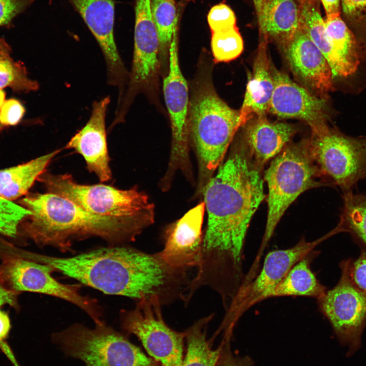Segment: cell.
I'll list each match as a JSON object with an SVG mask.
<instances>
[{
  "instance_id": "cell-42",
  "label": "cell",
  "mask_w": 366,
  "mask_h": 366,
  "mask_svg": "<svg viewBox=\"0 0 366 366\" xmlns=\"http://www.w3.org/2000/svg\"><path fill=\"white\" fill-rule=\"evenodd\" d=\"M324 7L326 17L341 15V0H321Z\"/></svg>"
},
{
  "instance_id": "cell-11",
  "label": "cell",
  "mask_w": 366,
  "mask_h": 366,
  "mask_svg": "<svg viewBox=\"0 0 366 366\" xmlns=\"http://www.w3.org/2000/svg\"><path fill=\"white\" fill-rule=\"evenodd\" d=\"M0 269L3 280L10 290L42 293L67 300L83 310L95 323L102 320L101 309L97 300L83 295L80 286L61 283L51 276L49 265L17 255L2 256Z\"/></svg>"
},
{
  "instance_id": "cell-19",
  "label": "cell",
  "mask_w": 366,
  "mask_h": 366,
  "mask_svg": "<svg viewBox=\"0 0 366 366\" xmlns=\"http://www.w3.org/2000/svg\"><path fill=\"white\" fill-rule=\"evenodd\" d=\"M289 67L306 88L327 98L334 89L331 69L321 52L300 28L284 49Z\"/></svg>"
},
{
  "instance_id": "cell-9",
  "label": "cell",
  "mask_w": 366,
  "mask_h": 366,
  "mask_svg": "<svg viewBox=\"0 0 366 366\" xmlns=\"http://www.w3.org/2000/svg\"><path fill=\"white\" fill-rule=\"evenodd\" d=\"M330 236L328 234L312 241L302 238L294 246L268 253L254 279L241 286L226 310L217 334L231 337L233 328L241 315L254 305L266 299L268 293L298 262L313 252L314 248Z\"/></svg>"
},
{
  "instance_id": "cell-20",
  "label": "cell",
  "mask_w": 366,
  "mask_h": 366,
  "mask_svg": "<svg viewBox=\"0 0 366 366\" xmlns=\"http://www.w3.org/2000/svg\"><path fill=\"white\" fill-rule=\"evenodd\" d=\"M267 41L258 48L252 74L248 78L244 100L239 111L240 127L255 117L266 116L274 90V81L269 63Z\"/></svg>"
},
{
  "instance_id": "cell-28",
  "label": "cell",
  "mask_w": 366,
  "mask_h": 366,
  "mask_svg": "<svg viewBox=\"0 0 366 366\" xmlns=\"http://www.w3.org/2000/svg\"><path fill=\"white\" fill-rule=\"evenodd\" d=\"M344 204L337 228L340 232L349 233L366 249V195L353 191L343 194Z\"/></svg>"
},
{
  "instance_id": "cell-15",
  "label": "cell",
  "mask_w": 366,
  "mask_h": 366,
  "mask_svg": "<svg viewBox=\"0 0 366 366\" xmlns=\"http://www.w3.org/2000/svg\"><path fill=\"white\" fill-rule=\"evenodd\" d=\"M80 15L97 41L104 56L107 82L117 88L118 99L125 92L129 75L116 47L114 0H67Z\"/></svg>"
},
{
  "instance_id": "cell-45",
  "label": "cell",
  "mask_w": 366,
  "mask_h": 366,
  "mask_svg": "<svg viewBox=\"0 0 366 366\" xmlns=\"http://www.w3.org/2000/svg\"><path fill=\"white\" fill-rule=\"evenodd\" d=\"M300 1H316V0H300Z\"/></svg>"
},
{
  "instance_id": "cell-16",
  "label": "cell",
  "mask_w": 366,
  "mask_h": 366,
  "mask_svg": "<svg viewBox=\"0 0 366 366\" xmlns=\"http://www.w3.org/2000/svg\"><path fill=\"white\" fill-rule=\"evenodd\" d=\"M271 69L274 90L268 113L282 118L301 120L311 128L312 134L326 129L329 119L327 98L313 94L271 65Z\"/></svg>"
},
{
  "instance_id": "cell-22",
  "label": "cell",
  "mask_w": 366,
  "mask_h": 366,
  "mask_svg": "<svg viewBox=\"0 0 366 366\" xmlns=\"http://www.w3.org/2000/svg\"><path fill=\"white\" fill-rule=\"evenodd\" d=\"M324 21L327 37L339 62V78L352 77L357 73L366 52L360 46L341 15L326 16Z\"/></svg>"
},
{
  "instance_id": "cell-4",
  "label": "cell",
  "mask_w": 366,
  "mask_h": 366,
  "mask_svg": "<svg viewBox=\"0 0 366 366\" xmlns=\"http://www.w3.org/2000/svg\"><path fill=\"white\" fill-rule=\"evenodd\" d=\"M239 116V111L219 96L210 79L198 80L189 101L188 128L199 159L201 189L222 163L240 128Z\"/></svg>"
},
{
  "instance_id": "cell-10",
  "label": "cell",
  "mask_w": 366,
  "mask_h": 366,
  "mask_svg": "<svg viewBox=\"0 0 366 366\" xmlns=\"http://www.w3.org/2000/svg\"><path fill=\"white\" fill-rule=\"evenodd\" d=\"M162 305L158 298L137 301L133 310L121 311V326L127 333L136 336L161 366H181L185 334L166 324Z\"/></svg>"
},
{
  "instance_id": "cell-24",
  "label": "cell",
  "mask_w": 366,
  "mask_h": 366,
  "mask_svg": "<svg viewBox=\"0 0 366 366\" xmlns=\"http://www.w3.org/2000/svg\"><path fill=\"white\" fill-rule=\"evenodd\" d=\"M60 150H55L27 163L0 170V197L12 201L25 195Z\"/></svg>"
},
{
  "instance_id": "cell-38",
  "label": "cell",
  "mask_w": 366,
  "mask_h": 366,
  "mask_svg": "<svg viewBox=\"0 0 366 366\" xmlns=\"http://www.w3.org/2000/svg\"><path fill=\"white\" fill-rule=\"evenodd\" d=\"M33 0H0V26L8 23L23 12Z\"/></svg>"
},
{
  "instance_id": "cell-8",
  "label": "cell",
  "mask_w": 366,
  "mask_h": 366,
  "mask_svg": "<svg viewBox=\"0 0 366 366\" xmlns=\"http://www.w3.org/2000/svg\"><path fill=\"white\" fill-rule=\"evenodd\" d=\"M311 156L322 175L329 177L343 194L352 192L366 179V136L352 137L329 126L312 134Z\"/></svg>"
},
{
  "instance_id": "cell-40",
  "label": "cell",
  "mask_w": 366,
  "mask_h": 366,
  "mask_svg": "<svg viewBox=\"0 0 366 366\" xmlns=\"http://www.w3.org/2000/svg\"><path fill=\"white\" fill-rule=\"evenodd\" d=\"M19 293L9 289L5 284L2 277L0 269V308L2 306L8 304L18 310L19 308L18 302V295Z\"/></svg>"
},
{
  "instance_id": "cell-44",
  "label": "cell",
  "mask_w": 366,
  "mask_h": 366,
  "mask_svg": "<svg viewBox=\"0 0 366 366\" xmlns=\"http://www.w3.org/2000/svg\"><path fill=\"white\" fill-rule=\"evenodd\" d=\"M4 128V126L2 125L0 123V131H1Z\"/></svg>"
},
{
  "instance_id": "cell-2",
  "label": "cell",
  "mask_w": 366,
  "mask_h": 366,
  "mask_svg": "<svg viewBox=\"0 0 366 366\" xmlns=\"http://www.w3.org/2000/svg\"><path fill=\"white\" fill-rule=\"evenodd\" d=\"M32 258L105 294L136 301L158 298L162 305L182 299L190 282L187 268L170 265L159 253L130 247L102 248L67 258L34 253Z\"/></svg>"
},
{
  "instance_id": "cell-23",
  "label": "cell",
  "mask_w": 366,
  "mask_h": 366,
  "mask_svg": "<svg viewBox=\"0 0 366 366\" xmlns=\"http://www.w3.org/2000/svg\"><path fill=\"white\" fill-rule=\"evenodd\" d=\"M299 29V8L295 0L269 1L259 30L263 40L274 41L285 49Z\"/></svg>"
},
{
  "instance_id": "cell-35",
  "label": "cell",
  "mask_w": 366,
  "mask_h": 366,
  "mask_svg": "<svg viewBox=\"0 0 366 366\" xmlns=\"http://www.w3.org/2000/svg\"><path fill=\"white\" fill-rule=\"evenodd\" d=\"M348 273L353 285L366 295V251L362 249L354 261L348 259Z\"/></svg>"
},
{
  "instance_id": "cell-41",
  "label": "cell",
  "mask_w": 366,
  "mask_h": 366,
  "mask_svg": "<svg viewBox=\"0 0 366 366\" xmlns=\"http://www.w3.org/2000/svg\"><path fill=\"white\" fill-rule=\"evenodd\" d=\"M270 0H253L258 19L259 30L262 27L268 4Z\"/></svg>"
},
{
  "instance_id": "cell-14",
  "label": "cell",
  "mask_w": 366,
  "mask_h": 366,
  "mask_svg": "<svg viewBox=\"0 0 366 366\" xmlns=\"http://www.w3.org/2000/svg\"><path fill=\"white\" fill-rule=\"evenodd\" d=\"M168 59V73L163 80L164 97L172 132L171 157L167 175L177 168L189 167V88L179 66L176 31L169 47Z\"/></svg>"
},
{
  "instance_id": "cell-1",
  "label": "cell",
  "mask_w": 366,
  "mask_h": 366,
  "mask_svg": "<svg viewBox=\"0 0 366 366\" xmlns=\"http://www.w3.org/2000/svg\"><path fill=\"white\" fill-rule=\"evenodd\" d=\"M246 147L233 150L203 188L208 219L197 272L199 286L231 293L244 276L245 241L251 220L265 195L259 168Z\"/></svg>"
},
{
  "instance_id": "cell-25",
  "label": "cell",
  "mask_w": 366,
  "mask_h": 366,
  "mask_svg": "<svg viewBox=\"0 0 366 366\" xmlns=\"http://www.w3.org/2000/svg\"><path fill=\"white\" fill-rule=\"evenodd\" d=\"M314 251L294 265L284 278L268 293L266 299L283 296H304L317 299L326 289L311 269Z\"/></svg>"
},
{
  "instance_id": "cell-6",
  "label": "cell",
  "mask_w": 366,
  "mask_h": 366,
  "mask_svg": "<svg viewBox=\"0 0 366 366\" xmlns=\"http://www.w3.org/2000/svg\"><path fill=\"white\" fill-rule=\"evenodd\" d=\"M51 340L65 355L86 366H161L102 320L93 328L74 324L53 333Z\"/></svg>"
},
{
  "instance_id": "cell-32",
  "label": "cell",
  "mask_w": 366,
  "mask_h": 366,
  "mask_svg": "<svg viewBox=\"0 0 366 366\" xmlns=\"http://www.w3.org/2000/svg\"><path fill=\"white\" fill-rule=\"evenodd\" d=\"M341 16L366 52V0H341Z\"/></svg>"
},
{
  "instance_id": "cell-12",
  "label": "cell",
  "mask_w": 366,
  "mask_h": 366,
  "mask_svg": "<svg viewBox=\"0 0 366 366\" xmlns=\"http://www.w3.org/2000/svg\"><path fill=\"white\" fill-rule=\"evenodd\" d=\"M134 47L129 80L119 109L127 113L135 96L154 90L160 66V40L151 12V0H136Z\"/></svg>"
},
{
  "instance_id": "cell-31",
  "label": "cell",
  "mask_w": 366,
  "mask_h": 366,
  "mask_svg": "<svg viewBox=\"0 0 366 366\" xmlns=\"http://www.w3.org/2000/svg\"><path fill=\"white\" fill-rule=\"evenodd\" d=\"M211 50L216 63H228L239 57L243 42L237 26L211 33Z\"/></svg>"
},
{
  "instance_id": "cell-39",
  "label": "cell",
  "mask_w": 366,
  "mask_h": 366,
  "mask_svg": "<svg viewBox=\"0 0 366 366\" xmlns=\"http://www.w3.org/2000/svg\"><path fill=\"white\" fill-rule=\"evenodd\" d=\"M230 341H223L222 349L218 366H252V363L247 357H238L234 355L230 347Z\"/></svg>"
},
{
  "instance_id": "cell-27",
  "label": "cell",
  "mask_w": 366,
  "mask_h": 366,
  "mask_svg": "<svg viewBox=\"0 0 366 366\" xmlns=\"http://www.w3.org/2000/svg\"><path fill=\"white\" fill-rule=\"evenodd\" d=\"M214 317L211 314L195 322L186 330L187 352L181 366H217L221 349L212 348L211 341L206 338L208 324Z\"/></svg>"
},
{
  "instance_id": "cell-5",
  "label": "cell",
  "mask_w": 366,
  "mask_h": 366,
  "mask_svg": "<svg viewBox=\"0 0 366 366\" xmlns=\"http://www.w3.org/2000/svg\"><path fill=\"white\" fill-rule=\"evenodd\" d=\"M322 175L315 164L309 142L287 144L271 163L264 178L268 187L267 217L264 235L252 266L259 267L263 252L287 209L304 191L322 182Z\"/></svg>"
},
{
  "instance_id": "cell-36",
  "label": "cell",
  "mask_w": 366,
  "mask_h": 366,
  "mask_svg": "<svg viewBox=\"0 0 366 366\" xmlns=\"http://www.w3.org/2000/svg\"><path fill=\"white\" fill-rule=\"evenodd\" d=\"M25 109L17 100L10 99L4 102L0 109V123L4 126L17 124L23 117Z\"/></svg>"
},
{
  "instance_id": "cell-7",
  "label": "cell",
  "mask_w": 366,
  "mask_h": 366,
  "mask_svg": "<svg viewBox=\"0 0 366 366\" xmlns=\"http://www.w3.org/2000/svg\"><path fill=\"white\" fill-rule=\"evenodd\" d=\"M39 179L47 192L65 198L92 214L154 222V205L137 187L120 190L101 184L81 185L69 174L44 173Z\"/></svg>"
},
{
  "instance_id": "cell-3",
  "label": "cell",
  "mask_w": 366,
  "mask_h": 366,
  "mask_svg": "<svg viewBox=\"0 0 366 366\" xmlns=\"http://www.w3.org/2000/svg\"><path fill=\"white\" fill-rule=\"evenodd\" d=\"M21 203L31 212L24 225L26 235L40 247L52 246L63 252L71 250L74 240L92 236L113 245L134 241L152 224L143 220L92 214L49 192L28 196Z\"/></svg>"
},
{
  "instance_id": "cell-33",
  "label": "cell",
  "mask_w": 366,
  "mask_h": 366,
  "mask_svg": "<svg viewBox=\"0 0 366 366\" xmlns=\"http://www.w3.org/2000/svg\"><path fill=\"white\" fill-rule=\"evenodd\" d=\"M30 215L25 207L0 197V236L16 238L19 225Z\"/></svg>"
},
{
  "instance_id": "cell-34",
  "label": "cell",
  "mask_w": 366,
  "mask_h": 366,
  "mask_svg": "<svg viewBox=\"0 0 366 366\" xmlns=\"http://www.w3.org/2000/svg\"><path fill=\"white\" fill-rule=\"evenodd\" d=\"M207 21L211 33L236 26L234 13L228 5L223 3L216 5L210 9Z\"/></svg>"
},
{
  "instance_id": "cell-37",
  "label": "cell",
  "mask_w": 366,
  "mask_h": 366,
  "mask_svg": "<svg viewBox=\"0 0 366 366\" xmlns=\"http://www.w3.org/2000/svg\"><path fill=\"white\" fill-rule=\"evenodd\" d=\"M11 328V321L8 314L0 308V351L13 366H21L7 341Z\"/></svg>"
},
{
  "instance_id": "cell-21",
  "label": "cell",
  "mask_w": 366,
  "mask_h": 366,
  "mask_svg": "<svg viewBox=\"0 0 366 366\" xmlns=\"http://www.w3.org/2000/svg\"><path fill=\"white\" fill-rule=\"evenodd\" d=\"M296 132L288 123L273 122L266 116L255 117L247 126L245 138L248 152L260 168L276 157L288 144Z\"/></svg>"
},
{
  "instance_id": "cell-29",
  "label": "cell",
  "mask_w": 366,
  "mask_h": 366,
  "mask_svg": "<svg viewBox=\"0 0 366 366\" xmlns=\"http://www.w3.org/2000/svg\"><path fill=\"white\" fill-rule=\"evenodd\" d=\"M9 45L0 38V89L10 86L23 92L36 90L39 84L29 79L24 67L13 60Z\"/></svg>"
},
{
  "instance_id": "cell-30",
  "label": "cell",
  "mask_w": 366,
  "mask_h": 366,
  "mask_svg": "<svg viewBox=\"0 0 366 366\" xmlns=\"http://www.w3.org/2000/svg\"><path fill=\"white\" fill-rule=\"evenodd\" d=\"M151 12L160 40V53L168 51L176 30L177 12L175 0H151Z\"/></svg>"
},
{
  "instance_id": "cell-26",
  "label": "cell",
  "mask_w": 366,
  "mask_h": 366,
  "mask_svg": "<svg viewBox=\"0 0 366 366\" xmlns=\"http://www.w3.org/2000/svg\"><path fill=\"white\" fill-rule=\"evenodd\" d=\"M300 28L308 36L327 60L334 77H339L340 66L337 55L331 45L315 1H300Z\"/></svg>"
},
{
  "instance_id": "cell-43",
  "label": "cell",
  "mask_w": 366,
  "mask_h": 366,
  "mask_svg": "<svg viewBox=\"0 0 366 366\" xmlns=\"http://www.w3.org/2000/svg\"><path fill=\"white\" fill-rule=\"evenodd\" d=\"M5 92L2 89H0V109L5 102Z\"/></svg>"
},
{
  "instance_id": "cell-18",
  "label": "cell",
  "mask_w": 366,
  "mask_h": 366,
  "mask_svg": "<svg viewBox=\"0 0 366 366\" xmlns=\"http://www.w3.org/2000/svg\"><path fill=\"white\" fill-rule=\"evenodd\" d=\"M110 98L107 96L94 102L91 115L85 126L70 140L66 149H73L84 158L86 167L101 182L112 177L108 152L106 116Z\"/></svg>"
},
{
  "instance_id": "cell-17",
  "label": "cell",
  "mask_w": 366,
  "mask_h": 366,
  "mask_svg": "<svg viewBox=\"0 0 366 366\" xmlns=\"http://www.w3.org/2000/svg\"><path fill=\"white\" fill-rule=\"evenodd\" d=\"M205 210L202 202L166 228L164 248L159 253L170 265L180 268L198 266L203 246Z\"/></svg>"
},
{
  "instance_id": "cell-13",
  "label": "cell",
  "mask_w": 366,
  "mask_h": 366,
  "mask_svg": "<svg viewBox=\"0 0 366 366\" xmlns=\"http://www.w3.org/2000/svg\"><path fill=\"white\" fill-rule=\"evenodd\" d=\"M347 264L348 260L341 261L339 282L317 300L321 312L329 320L338 338L355 347L360 342L366 324V295L351 282Z\"/></svg>"
}]
</instances>
